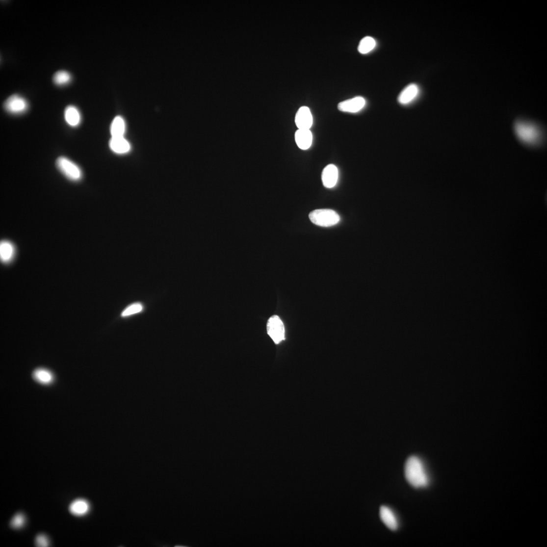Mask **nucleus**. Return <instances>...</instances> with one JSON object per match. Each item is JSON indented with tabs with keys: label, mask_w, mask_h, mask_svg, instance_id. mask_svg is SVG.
Instances as JSON below:
<instances>
[{
	"label": "nucleus",
	"mask_w": 547,
	"mask_h": 547,
	"mask_svg": "<svg viewBox=\"0 0 547 547\" xmlns=\"http://www.w3.org/2000/svg\"><path fill=\"white\" fill-rule=\"evenodd\" d=\"M404 474L406 480L415 488L426 487L429 483V477L424 465L417 456H411L406 460Z\"/></svg>",
	"instance_id": "f257e3e1"
},
{
	"label": "nucleus",
	"mask_w": 547,
	"mask_h": 547,
	"mask_svg": "<svg viewBox=\"0 0 547 547\" xmlns=\"http://www.w3.org/2000/svg\"><path fill=\"white\" fill-rule=\"evenodd\" d=\"M516 135L522 143L534 146L540 145L543 139L541 129L533 122L519 120L514 124Z\"/></svg>",
	"instance_id": "f03ea898"
},
{
	"label": "nucleus",
	"mask_w": 547,
	"mask_h": 547,
	"mask_svg": "<svg viewBox=\"0 0 547 547\" xmlns=\"http://www.w3.org/2000/svg\"><path fill=\"white\" fill-rule=\"evenodd\" d=\"M309 218L313 223L323 227L335 226L340 221L339 215L334 210L328 209L313 211L309 214Z\"/></svg>",
	"instance_id": "7ed1b4c3"
},
{
	"label": "nucleus",
	"mask_w": 547,
	"mask_h": 547,
	"mask_svg": "<svg viewBox=\"0 0 547 547\" xmlns=\"http://www.w3.org/2000/svg\"><path fill=\"white\" fill-rule=\"evenodd\" d=\"M56 165L61 173L71 181L77 182L82 178L80 168L67 158L59 157L56 161Z\"/></svg>",
	"instance_id": "20e7f679"
},
{
	"label": "nucleus",
	"mask_w": 547,
	"mask_h": 547,
	"mask_svg": "<svg viewBox=\"0 0 547 547\" xmlns=\"http://www.w3.org/2000/svg\"><path fill=\"white\" fill-rule=\"evenodd\" d=\"M267 333L276 344L285 339V327L282 320L277 315L271 317L267 325Z\"/></svg>",
	"instance_id": "39448f33"
},
{
	"label": "nucleus",
	"mask_w": 547,
	"mask_h": 547,
	"mask_svg": "<svg viewBox=\"0 0 547 547\" xmlns=\"http://www.w3.org/2000/svg\"><path fill=\"white\" fill-rule=\"evenodd\" d=\"M5 110L13 115H20L25 113L28 107L27 101L19 95L10 97L5 102Z\"/></svg>",
	"instance_id": "423d86ee"
},
{
	"label": "nucleus",
	"mask_w": 547,
	"mask_h": 547,
	"mask_svg": "<svg viewBox=\"0 0 547 547\" xmlns=\"http://www.w3.org/2000/svg\"><path fill=\"white\" fill-rule=\"evenodd\" d=\"M365 104L366 101L363 97H356L339 103L338 108L341 112L356 113L361 111Z\"/></svg>",
	"instance_id": "0eeeda50"
},
{
	"label": "nucleus",
	"mask_w": 547,
	"mask_h": 547,
	"mask_svg": "<svg viewBox=\"0 0 547 547\" xmlns=\"http://www.w3.org/2000/svg\"><path fill=\"white\" fill-rule=\"evenodd\" d=\"M295 123L299 130H310L313 119L310 108L306 106L301 107L295 117Z\"/></svg>",
	"instance_id": "6e6552de"
},
{
	"label": "nucleus",
	"mask_w": 547,
	"mask_h": 547,
	"mask_svg": "<svg viewBox=\"0 0 547 547\" xmlns=\"http://www.w3.org/2000/svg\"><path fill=\"white\" fill-rule=\"evenodd\" d=\"M338 176L339 172L337 166L334 164L326 166L322 173V181L324 186L327 188H332L337 183Z\"/></svg>",
	"instance_id": "1a4fd4ad"
},
{
	"label": "nucleus",
	"mask_w": 547,
	"mask_h": 547,
	"mask_svg": "<svg viewBox=\"0 0 547 547\" xmlns=\"http://www.w3.org/2000/svg\"><path fill=\"white\" fill-rule=\"evenodd\" d=\"M380 515L382 521L389 529L395 530L398 528V521L391 509L387 506H383L380 510Z\"/></svg>",
	"instance_id": "9d476101"
},
{
	"label": "nucleus",
	"mask_w": 547,
	"mask_h": 547,
	"mask_svg": "<svg viewBox=\"0 0 547 547\" xmlns=\"http://www.w3.org/2000/svg\"><path fill=\"white\" fill-rule=\"evenodd\" d=\"M109 146L113 152L118 154L128 153L131 150L130 144L124 136L112 137Z\"/></svg>",
	"instance_id": "9b49d317"
},
{
	"label": "nucleus",
	"mask_w": 547,
	"mask_h": 547,
	"mask_svg": "<svg viewBox=\"0 0 547 547\" xmlns=\"http://www.w3.org/2000/svg\"><path fill=\"white\" fill-rule=\"evenodd\" d=\"M295 140L300 149L308 150L312 144V133L310 130H298L295 132Z\"/></svg>",
	"instance_id": "f8f14e48"
},
{
	"label": "nucleus",
	"mask_w": 547,
	"mask_h": 547,
	"mask_svg": "<svg viewBox=\"0 0 547 547\" xmlns=\"http://www.w3.org/2000/svg\"><path fill=\"white\" fill-rule=\"evenodd\" d=\"M419 89L417 85L411 84L406 86L400 93L398 101L402 104H408L417 96Z\"/></svg>",
	"instance_id": "ddd939ff"
},
{
	"label": "nucleus",
	"mask_w": 547,
	"mask_h": 547,
	"mask_svg": "<svg viewBox=\"0 0 547 547\" xmlns=\"http://www.w3.org/2000/svg\"><path fill=\"white\" fill-rule=\"evenodd\" d=\"M14 245L8 241H3L0 243V259L3 263L11 262L15 255Z\"/></svg>",
	"instance_id": "4468645a"
},
{
	"label": "nucleus",
	"mask_w": 547,
	"mask_h": 547,
	"mask_svg": "<svg viewBox=\"0 0 547 547\" xmlns=\"http://www.w3.org/2000/svg\"><path fill=\"white\" fill-rule=\"evenodd\" d=\"M65 118L69 126L74 128L79 126L81 121V115L79 109L73 105H69L66 108Z\"/></svg>",
	"instance_id": "2eb2a0df"
},
{
	"label": "nucleus",
	"mask_w": 547,
	"mask_h": 547,
	"mask_svg": "<svg viewBox=\"0 0 547 547\" xmlns=\"http://www.w3.org/2000/svg\"><path fill=\"white\" fill-rule=\"evenodd\" d=\"M90 510V505L86 500L78 499L75 500L69 507L70 513L76 517H82L86 515Z\"/></svg>",
	"instance_id": "dca6fc26"
},
{
	"label": "nucleus",
	"mask_w": 547,
	"mask_h": 547,
	"mask_svg": "<svg viewBox=\"0 0 547 547\" xmlns=\"http://www.w3.org/2000/svg\"><path fill=\"white\" fill-rule=\"evenodd\" d=\"M33 377L35 381L44 385H50L54 380V376L52 372L44 368L36 369L33 372Z\"/></svg>",
	"instance_id": "f3484780"
},
{
	"label": "nucleus",
	"mask_w": 547,
	"mask_h": 547,
	"mask_svg": "<svg viewBox=\"0 0 547 547\" xmlns=\"http://www.w3.org/2000/svg\"><path fill=\"white\" fill-rule=\"evenodd\" d=\"M126 131V123L121 116H117L113 120L110 132L112 137H123Z\"/></svg>",
	"instance_id": "a211bd4d"
},
{
	"label": "nucleus",
	"mask_w": 547,
	"mask_h": 547,
	"mask_svg": "<svg viewBox=\"0 0 547 547\" xmlns=\"http://www.w3.org/2000/svg\"><path fill=\"white\" fill-rule=\"evenodd\" d=\"M376 42L369 36L364 38L359 43L358 50L362 54H365L371 52L376 47Z\"/></svg>",
	"instance_id": "6ab92c4d"
},
{
	"label": "nucleus",
	"mask_w": 547,
	"mask_h": 547,
	"mask_svg": "<svg viewBox=\"0 0 547 547\" xmlns=\"http://www.w3.org/2000/svg\"><path fill=\"white\" fill-rule=\"evenodd\" d=\"M71 74L65 71H58L53 76L54 83L59 86L67 85L71 82Z\"/></svg>",
	"instance_id": "aec40b11"
},
{
	"label": "nucleus",
	"mask_w": 547,
	"mask_h": 547,
	"mask_svg": "<svg viewBox=\"0 0 547 547\" xmlns=\"http://www.w3.org/2000/svg\"><path fill=\"white\" fill-rule=\"evenodd\" d=\"M143 309V305L140 303H134L130 305L125 309L122 313V317L129 316L142 312Z\"/></svg>",
	"instance_id": "412c9836"
},
{
	"label": "nucleus",
	"mask_w": 547,
	"mask_h": 547,
	"mask_svg": "<svg viewBox=\"0 0 547 547\" xmlns=\"http://www.w3.org/2000/svg\"><path fill=\"white\" fill-rule=\"evenodd\" d=\"M26 518L22 513H18L14 516L10 522V526L14 529L21 528L25 524Z\"/></svg>",
	"instance_id": "4be33fe9"
},
{
	"label": "nucleus",
	"mask_w": 547,
	"mask_h": 547,
	"mask_svg": "<svg viewBox=\"0 0 547 547\" xmlns=\"http://www.w3.org/2000/svg\"><path fill=\"white\" fill-rule=\"evenodd\" d=\"M36 546L39 547H46L50 545V541L48 537L45 535L40 534L37 536L35 540Z\"/></svg>",
	"instance_id": "5701e85b"
}]
</instances>
